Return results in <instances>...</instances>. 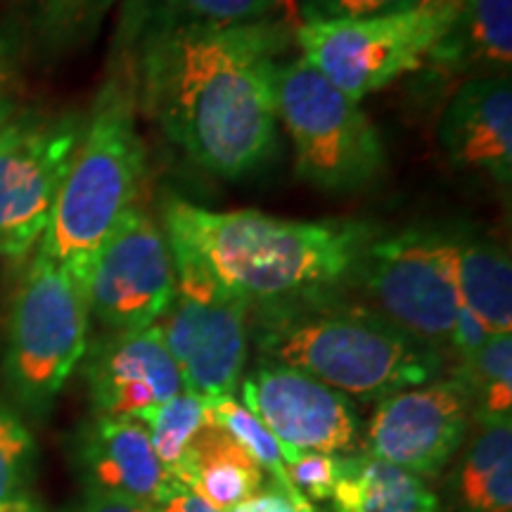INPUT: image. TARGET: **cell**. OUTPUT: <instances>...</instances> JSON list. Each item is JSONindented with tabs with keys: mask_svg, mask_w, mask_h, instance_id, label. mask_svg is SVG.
Masks as SVG:
<instances>
[{
	"mask_svg": "<svg viewBox=\"0 0 512 512\" xmlns=\"http://www.w3.org/2000/svg\"><path fill=\"white\" fill-rule=\"evenodd\" d=\"M24 512H27V510H24Z\"/></svg>",
	"mask_w": 512,
	"mask_h": 512,
	"instance_id": "obj_39",
	"label": "cell"
},
{
	"mask_svg": "<svg viewBox=\"0 0 512 512\" xmlns=\"http://www.w3.org/2000/svg\"><path fill=\"white\" fill-rule=\"evenodd\" d=\"M275 112L290 133L297 171L323 190H356L382 174L380 133L358 100L297 57L278 64Z\"/></svg>",
	"mask_w": 512,
	"mask_h": 512,
	"instance_id": "obj_6",
	"label": "cell"
},
{
	"mask_svg": "<svg viewBox=\"0 0 512 512\" xmlns=\"http://www.w3.org/2000/svg\"><path fill=\"white\" fill-rule=\"evenodd\" d=\"M228 512H318L313 503L299 494V491L280 486L273 479H266L261 491Z\"/></svg>",
	"mask_w": 512,
	"mask_h": 512,
	"instance_id": "obj_30",
	"label": "cell"
},
{
	"mask_svg": "<svg viewBox=\"0 0 512 512\" xmlns=\"http://www.w3.org/2000/svg\"><path fill=\"white\" fill-rule=\"evenodd\" d=\"M453 377L470 396L472 420H512V332L491 335L467 361L456 363Z\"/></svg>",
	"mask_w": 512,
	"mask_h": 512,
	"instance_id": "obj_22",
	"label": "cell"
},
{
	"mask_svg": "<svg viewBox=\"0 0 512 512\" xmlns=\"http://www.w3.org/2000/svg\"><path fill=\"white\" fill-rule=\"evenodd\" d=\"M164 15L197 24H249L273 19L278 0H143Z\"/></svg>",
	"mask_w": 512,
	"mask_h": 512,
	"instance_id": "obj_27",
	"label": "cell"
},
{
	"mask_svg": "<svg viewBox=\"0 0 512 512\" xmlns=\"http://www.w3.org/2000/svg\"><path fill=\"white\" fill-rule=\"evenodd\" d=\"M294 24H197L128 0L124 60L145 110L200 169L242 178L273 155L275 72Z\"/></svg>",
	"mask_w": 512,
	"mask_h": 512,
	"instance_id": "obj_1",
	"label": "cell"
},
{
	"mask_svg": "<svg viewBox=\"0 0 512 512\" xmlns=\"http://www.w3.org/2000/svg\"><path fill=\"white\" fill-rule=\"evenodd\" d=\"M91 318L107 332L155 325L176 290V268L164 226L136 204L102 242L83 275Z\"/></svg>",
	"mask_w": 512,
	"mask_h": 512,
	"instance_id": "obj_11",
	"label": "cell"
},
{
	"mask_svg": "<svg viewBox=\"0 0 512 512\" xmlns=\"http://www.w3.org/2000/svg\"><path fill=\"white\" fill-rule=\"evenodd\" d=\"M176 479L216 510L228 512L259 494L268 477L238 441L207 422L192 439Z\"/></svg>",
	"mask_w": 512,
	"mask_h": 512,
	"instance_id": "obj_18",
	"label": "cell"
},
{
	"mask_svg": "<svg viewBox=\"0 0 512 512\" xmlns=\"http://www.w3.org/2000/svg\"><path fill=\"white\" fill-rule=\"evenodd\" d=\"M27 508V498H22V501H0V512H24Z\"/></svg>",
	"mask_w": 512,
	"mask_h": 512,
	"instance_id": "obj_37",
	"label": "cell"
},
{
	"mask_svg": "<svg viewBox=\"0 0 512 512\" xmlns=\"http://www.w3.org/2000/svg\"><path fill=\"white\" fill-rule=\"evenodd\" d=\"M72 512H159L157 505L131 501V498H117L105 494H93L86 491V496L74 505Z\"/></svg>",
	"mask_w": 512,
	"mask_h": 512,
	"instance_id": "obj_32",
	"label": "cell"
},
{
	"mask_svg": "<svg viewBox=\"0 0 512 512\" xmlns=\"http://www.w3.org/2000/svg\"><path fill=\"white\" fill-rule=\"evenodd\" d=\"M422 67L463 81L510 76L512 0H465Z\"/></svg>",
	"mask_w": 512,
	"mask_h": 512,
	"instance_id": "obj_17",
	"label": "cell"
},
{
	"mask_svg": "<svg viewBox=\"0 0 512 512\" xmlns=\"http://www.w3.org/2000/svg\"><path fill=\"white\" fill-rule=\"evenodd\" d=\"M242 403L290 453L351 456L361 448L349 396L297 368L261 361L242 380Z\"/></svg>",
	"mask_w": 512,
	"mask_h": 512,
	"instance_id": "obj_13",
	"label": "cell"
},
{
	"mask_svg": "<svg viewBox=\"0 0 512 512\" xmlns=\"http://www.w3.org/2000/svg\"><path fill=\"white\" fill-rule=\"evenodd\" d=\"M439 145L458 169L512 181V83L510 76H484L460 83L439 119Z\"/></svg>",
	"mask_w": 512,
	"mask_h": 512,
	"instance_id": "obj_16",
	"label": "cell"
},
{
	"mask_svg": "<svg viewBox=\"0 0 512 512\" xmlns=\"http://www.w3.org/2000/svg\"><path fill=\"white\" fill-rule=\"evenodd\" d=\"M17 114V88L12 81V69L5 53L0 50V126L8 124V121Z\"/></svg>",
	"mask_w": 512,
	"mask_h": 512,
	"instance_id": "obj_34",
	"label": "cell"
},
{
	"mask_svg": "<svg viewBox=\"0 0 512 512\" xmlns=\"http://www.w3.org/2000/svg\"><path fill=\"white\" fill-rule=\"evenodd\" d=\"M36 460V441L22 418L0 401V501H22Z\"/></svg>",
	"mask_w": 512,
	"mask_h": 512,
	"instance_id": "obj_26",
	"label": "cell"
},
{
	"mask_svg": "<svg viewBox=\"0 0 512 512\" xmlns=\"http://www.w3.org/2000/svg\"><path fill=\"white\" fill-rule=\"evenodd\" d=\"M83 382L95 415L143 418L183 392L181 370L164 347L155 325L131 332H107L83 354Z\"/></svg>",
	"mask_w": 512,
	"mask_h": 512,
	"instance_id": "obj_14",
	"label": "cell"
},
{
	"mask_svg": "<svg viewBox=\"0 0 512 512\" xmlns=\"http://www.w3.org/2000/svg\"><path fill=\"white\" fill-rule=\"evenodd\" d=\"M349 283L361 292L358 304L448 356L460 306L448 264V235L411 228L370 240Z\"/></svg>",
	"mask_w": 512,
	"mask_h": 512,
	"instance_id": "obj_7",
	"label": "cell"
},
{
	"mask_svg": "<svg viewBox=\"0 0 512 512\" xmlns=\"http://www.w3.org/2000/svg\"><path fill=\"white\" fill-rule=\"evenodd\" d=\"M264 361L316 377L349 399L382 401L437 380L444 354L337 292L249 313Z\"/></svg>",
	"mask_w": 512,
	"mask_h": 512,
	"instance_id": "obj_3",
	"label": "cell"
},
{
	"mask_svg": "<svg viewBox=\"0 0 512 512\" xmlns=\"http://www.w3.org/2000/svg\"><path fill=\"white\" fill-rule=\"evenodd\" d=\"M174 254L176 290L155 328L200 399L233 396L249 356V309L190 256Z\"/></svg>",
	"mask_w": 512,
	"mask_h": 512,
	"instance_id": "obj_9",
	"label": "cell"
},
{
	"mask_svg": "<svg viewBox=\"0 0 512 512\" xmlns=\"http://www.w3.org/2000/svg\"><path fill=\"white\" fill-rule=\"evenodd\" d=\"M456 494L465 512H512V420L477 425L456 470Z\"/></svg>",
	"mask_w": 512,
	"mask_h": 512,
	"instance_id": "obj_21",
	"label": "cell"
},
{
	"mask_svg": "<svg viewBox=\"0 0 512 512\" xmlns=\"http://www.w3.org/2000/svg\"><path fill=\"white\" fill-rule=\"evenodd\" d=\"M465 0H420L418 8H463Z\"/></svg>",
	"mask_w": 512,
	"mask_h": 512,
	"instance_id": "obj_35",
	"label": "cell"
},
{
	"mask_svg": "<svg viewBox=\"0 0 512 512\" xmlns=\"http://www.w3.org/2000/svg\"><path fill=\"white\" fill-rule=\"evenodd\" d=\"M91 311L72 268L36 249L12 297L3 373L24 411L43 418L88 349Z\"/></svg>",
	"mask_w": 512,
	"mask_h": 512,
	"instance_id": "obj_5",
	"label": "cell"
},
{
	"mask_svg": "<svg viewBox=\"0 0 512 512\" xmlns=\"http://www.w3.org/2000/svg\"><path fill=\"white\" fill-rule=\"evenodd\" d=\"M204 411H207V422L221 427L228 437H233L242 446V451L254 460L256 465L264 470V475L280 486L292 489L290 479H287V460L297 456L266 430L264 422L249 411L245 403L235 399V396H221V399L204 401Z\"/></svg>",
	"mask_w": 512,
	"mask_h": 512,
	"instance_id": "obj_23",
	"label": "cell"
},
{
	"mask_svg": "<svg viewBox=\"0 0 512 512\" xmlns=\"http://www.w3.org/2000/svg\"><path fill=\"white\" fill-rule=\"evenodd\" d=\"M164 233L249 313L337 292L373 240V230L354 221H290L185 200L166 204Z\"/></svg>",
	"mask_w": 512,
	"mask_h": 512,
	"instance_id": "obj_2",
	"label": "cell"
},
{
	"mask_svg": "<svg viewBox=\"0 0 512 512\" xmlns=\"http://www.w3.org/2000/svg\"><path fill=\"white\" fill-rule=\"evenodd\" d=\"M140 422L147 427L157 458L176 477V470L181 467L192 439L207 425L204 399L183 389L174 399L147 411Z\"/></svg>",
	"mask_w": 512,
	"mask_h": 512,
	"instance_id": "obj_25",
	"label": "cell"
},
{
	"mask_svg": "<svg viewBox=\"0 0 512 512\" xmlns=\"http://www.w3.org/2000/svg\"><path fill=\"white\" fill-rule=\"evenodd\" d=\"M157 510L159 512H221L183 484H178L171 494H166L162 501L157 503Z\"/></svg>",
	"mask_w": 512,
	"mask_h": 512,
	"instance_id": "obj_33",
	"label": "cell"
},
{
	"mask_svg": "<svg viewBox=\"0 0 512 512\" xmlns=\"http://www.w3.org/2000/svg\"><path fill=\"white\" fill-rule=\"evenodd\" d=\"M27 512H41V510H38V508H31V505H29V508H27Z\"/></svg>",
	"mask_w": 512,
	"mask_h": 512,
	"instance_id": "obj_38",
	"label": "cell"
},
{
	"mask_svg": "<svg viewBox=\"0 0 512 512\" xmlns=\"http://www.w3.org/2000/svg\"><path fill=\"white\" fill-rule=\"evenodd\" d=\"M278 5H280V12L285 15V22H290V24H294V27H297V5H299V0H278Z\"/></svg>",
	"mask_w": 512,
	"mask_h": 512,
	"instance_id": "obj_36",
	"label": "cell"
},
{
	"mask_svg": "<svg viewBox=\"0 0 512 512\" xmlns=\"http://www.w3.org/2000/svg\"><path fill=\"white\" fill-rule=\"evenodd\" d=\"M344 456L330 453H297L287 460V479L292 489L299 491L309 503L330 501L337 479L342 475Z\"/></svg>",
	"mask_w": 512,
	"mask_h": 512,
	"instance_id": "obj_28",
	"label": "cell"
},
{
	"mask_svg": "<svg viewBox=\"0 0 512 512\" xmlns=\"http://www.w3.org/2000/svg\"><path fill=\"white\" fill-rule=\"evenodd\" d=\"M76 470L86 491L157 505L176 489L138 418H95L83 425L74 444Z\"/></svg>",
	"mask_w": 512,
	"mask_h": 512,
	"instance_id": "obj_15",
	"label": "cell"
},
{
	"mask_svg": "<svg viewBox=\"0 0 512 512\" xmlns=\"http://www.w3.org/2000/svg\"><path fill=\"white\" fill-rule=\"evenodd\" d=\"M458 10L413 8L384 17L306 22L294 27V43L299 57L339 91L363 100L422 69Z\"/></svg>",
	"mask_w": 512,
	"mask_h": 512,
	"instance_id": "obj_8",
	"label": "cell"
},
{
	"mask_svg": "<svg viewBox=\"0 0 512 512\" xmlns=\"http://www.w3.org/2000/svg\"><path fill=\"white\" fill-rule=\"evenodd\" d=\"M330 503L332 512H437L425 479L363 451L344 456Z\"/></svg>",
	"mask_w": 512,
	"mask_h": 512,
	"instance_id": "obj_20",
	"label": "cell"
},
{
	"mask_svg": "<svg viewBox=\"0 0 512 512\" xmlns=\"http://www.w3.org/2000/svg\"><path fill=\"white\" fill-rule=\"evenodd\" d=\"M470 422L465 387L453 375L441 377L377 401L361 451L420 479H432L460 451Z\"/></svg>",
	"mask_w": 512,
	"mask_h": 512,
	"instance_id": "obj_12",
	"label": "cell"
},
{
	"mask_svg": "<svg viewBox=\"0 0 512 512\" xmlns=\"http://www.w3.org/2000/svg\"><path fill=\"white\" fill-rule=\"evenodd\" d=\"M83 117L22 112L0 126V254L19 259L46 233Z\"/></svg>",
	"mask_w": 512,
	"mask_h": 512,
	"instance_id": "obj_10",
	"label": "cell"
},
{
	"mask_svg": "<svg viewBox=\"0 0 512 512\" xmlns=\"http://www.w3.org/2000/svg\"><path fill=\"white\" fill-rule=\"evenodd\" d=\"M448 264L458 302L491 335L512 332V261L508 249L484 238H448Z\"/></svg>",
	"mask_w": 512,
	"mask_h": 512,
	"instance_id": "obj_19",
	"label": "cell"
},
{
	"mask_svg": "<svg viewBox=\"0 0 512 512\" xmlns=\"http://www.w3.org/2000/svg\"><path fill=\"white\" fill-rule=\"evenodd\" d=\"M491 337V332L484 328L479 320L465 309L463 304L458 306L456 323H453L451 332V344H448V354L456 356V363H463L470 358L475 351L484 347L486 339Z\"/></svg>",
	"mask_w": 512,
	"mask_h": 512,
	"instance_id": "obj_31",
	"label": "cell"
},
{
	"mask_svg": "<svg viewBox=\"0 0 512 512\" xmlns=\"http://www.w3.org/2000/svg\"><path fill=\"white\" fill-rule=\"evenodd\" d=\"M418 3L420 0H299L297 24L399 15L418 8Z\"/></svg>",
	"mask_w": 512,
	"mask_h": 512,
	"instance_id": "obj_29",
	"label": "cell"
},
{
	"mask_svg": "<svg viewBox=\"0 0 512 512\" xmlns=\"http://www.w3.org/2000/svg\"><path fill=\"white\" fill-rule=\"evenodd\" d=\"M114 72L83 117L60 195L38 249L83 280L102 242L138 204L145 147L131 74Z\"/></svg>",
	"mask_w": 512,
	"mask_h": 512,
	"instance_id": "obj_4",
	"label": "cell"
},
{
	"mask_svg": "<svg viewBox=\"0 0 512 512\" xmlns=\"http://www.w3.org/2000/svg\"><path fill=\"white\" fill-rule=\"evenodd\" d=\"M117 0H34V29L53 53H72L93 41Z\"/></svg>",
	"mask_w": 512,
	"mask_h": 512,
	"instance_id": "obj_24",
	"label": "cell"
}]
</instances>
